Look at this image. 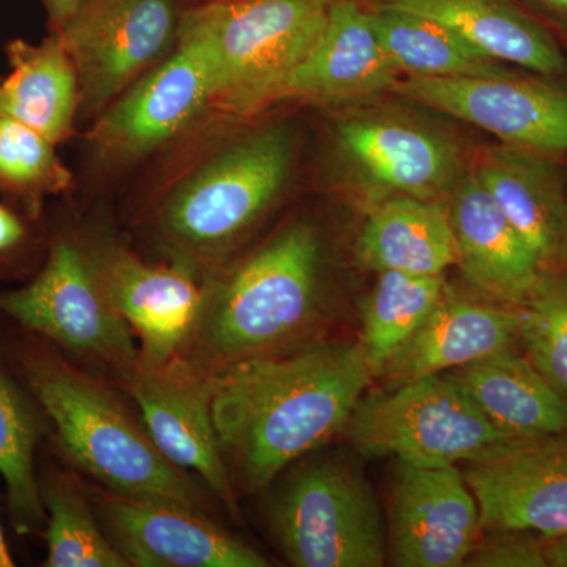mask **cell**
Instances as JSON below:
<instances>
[{"mask_svg": "<svg viewBox=\"0 0 567 567\" xmlns=\"http://www.w3.org/2000/svg\"><path fill=\"white\" fill-rule=\"evenodd\" d=\"M14 559L11 557L9 544L3 535L2 520H0V567H13Z\"/></svg>", "mask_w": 567, "mask_h": 567, "instance_id": "cell-37", "label": "cell"}, {"mask_svg": "<svg viewBox=\"0 0 567 567\" xmlns=\"http://www.w3.org/2000/svg\"><path fill=\"white\" fill-rule=\"evenodd\" d=\"M292 162V136L282 126L216 152L164 197L153 216L156 244L169 262L204 281L230 262V254L274 207Z\"/></svg>", "mask_w": 567, "mask_h": 567, "instance_id": "cell-4", "label": "cell"}, {"mask_svg": "<svg viewBox=\"0 0 567 567\" xmlns=\"http://www.w3.org/2000/svg\"><path fill=\"white\" fill-rule=\"evenodd\" d=\"M203 286V303L177 357L205 375L322 341L323 245L311 223L289 224Z\"/></svg>", "mask_w": 567, "mask_h": 567, "instance_id": "cell-2", "label": "cell"}, {"mask_svg": "<svg viewBox=\"0 0 567 567\" xmlns=\"http://www.w3.org/2000/svg\"><path fill=\"white\" fill-rule=\"evenodd\" d=\"M445 375L505 434L520 440L567 436V399L516 349Z\"/></svg>", "mask_w": 567, "mask_h": 567, "instance_id": "cell-22", "label": "cell"}, {"mask_svg": "<svg viewBox=\"0 0 567 567\" xmlns=\"http://www.w3.org/2000/svg\"><path fill=\"white\" fill-rule=\"evenodd\" d=\"M24 213L0 204V278L20 279L32 270L40 241Z\"/></svg>", "mask_w": 567, "mask_h": 567, "instance_id": "cell-33", "label": "cell"}, {"mask_svg": "<svg viewBox=\"0 0 567 567\" xmlns=\"http://www.w3.org/2000/svg\"><path fill=\"white\" fill-rule=\"evenodd\" d=\"M39 487L47 513L43 566L130 567L104 533L76 473L51 470L39 477Z\"/></svg>", "mask_w": 567, "mask_h": 567, "instance_id": "cell-28", "label": "cell"}, {"mask_svg": "<svg viewBox=\"0 0 567 567\" xmlns=\"http://www.w3.org/2000/svg\"><path fill=\"white\" fill-rule=\"evenodd\" d=\"M208 106L212 85L203 59L177 41L169 58L96 117L89 147L104 166H132L174 140Z\"/></svg>", "mask_w": 567, "mask_h": 567, "instance_id": "cell-13", "label": "cell"}, {"mask_svg": "<svg viewBox=\"0 0 567 567\" xmlns=\"http://www.w3.org/2000/svg\"><path fill=\"white\" fill-rule=\"evenodd\" d=\"M114 377L140 409L142 424L163 456L199 476L229 514L240 516L238 495L213 423L215 377L196 371L178 357L162 365L137 360L133 368Z\"/></svg>", "mask_w": 567, "mask_h": 567, "instance_id": "cell-11", "label": "cell"}, {"mask_svg": "<svg viewBox=\"0 0 567 567\" xmlns=\"http://www.w3.org/2000/svg\"><path fill=\"white\" fill-rule=\"evenodd\" d=\"M555 76L427 78L398 81L395 93L486 130L511 147L567 156V89Z\"/></svg>", "mask_w": 567, "mask_h": 567, "instance_id": "cell-10", "label": "cell"}, {"mask_svg": "<svg viewBox=\"0 0 567 567\" xmlns=\"http://www.w3.org/2000/svg\"><path fill=\"white\" fill-rule=\"evenodd\" d=\"M93 509L130 567H268L270 563L210 514L171 502L91 487Z\"/></svg>", "mask_w": 567, "mask_h": 567, "instance_id": "cell-12", "label": "cell"}, {"mask_svg": "<svg viewBox=\"0 0 567 567\" xmlns=\"http://www.w3.org/2000/svg\"><path fill=\"white\" fill-rule=\"evenodd\" d=\"M374 377L358 342L330 341L216 375L213 423L235 492L264 491L295 461L344 434Z\"/></svg>", "mask_w": 567, "mask_h": 567, "instance_id": "cell-1", "label": "cell"}, {"mask_svg": "<svg viewBox=\"0 0 567 567\" xmlns=\"http://www.w3.org/2000/svg\"><path fill=\"white\" fill-rule=\"evenodd\" d=\"M82 0H41L47 11L48 25L51 32L61 31L63 25L73 17Z\"/></svg>", "mask_w": 567, "mask_h": 567, "instance_id": "cell-34", "label": "cell"}, {"mask_svg": "<svg viewBox=\"0 0 567 567\" xmlns=\"http://www.w3.org/2000/svg\"><path fill=\"white\" fill-rule=\"evenodd\" d=\"M354 257L363 270L375 274L442 276L457 262L446 205L412 196L386 200L365 221Z\"/></svg>", "mask_w": 567, "mask_h": 567, "instance_id": "cell-25", "label": "cell"}, {"mask_svg": "<svg viewBox=\"0 0 567 567\" xmlns=\"http://www.w3.org/2000/svg\"><path fill=\"white\" fill-rule=\"evenodd\" d=\"M379 275L361 312L358 341L374 375L415 334L446 289L442 276Z\"/></svg>", "mask_w": 567, "mask_h": 567, "instance_id": "cell-29", "label": "cell"}, {"mask_svg": "<svg viewBox=\"0 0 567 567\" xmlns=\"http://www.w3.org/2000/svg\"><path fill=\"white\" fill-rule=\"evenodd\" d=\"M518 308L487 303L445 289L415 334L388 360L379 375L391 385L445 374L492 354L516 349Z\"/></svg>", "mask_w": 567, "mask_h": 567, "instance_id": "cell-17", "label": "cell"}, {"mask_svg": "<svg viewBox=\"0 0 567 567\" xmlns=\"http://www.w3.org/2000/svg\"><path fill=\"white\" fill-rule=\"evenodd\" d=\"M43 412L20 375L11 372L0 352V476L18 535L28 536L47 525L41 503L35 451L44 431Z\"/></svg>", "mask_w": 567, "mask_h": 567, "instance_id": "cell-26", "label": "cell"}, {"mask_svg": "<svg viewBox=\"0 0 567 567\" xmlns=\"http://www.w3.org/2000/svg\"><path fill=\"white\" fill-rule=\"evenodd\" d=\"M270 527L295 567H382L388 561L379 502L363 475L344 462L298 466L276 492Z\"/></svg>", "mask_w": 567, "mask_h": 567, "instance_id": "cell-8", "label": "cell"}, {"mask_svg": "<svg viewBox=\"0 0 567 567\" xmlns=\"http://www.w3.org/2000/svg\"><path fill=\"white\" fill-rule=\"evenodd\" d=\"M527 2L567 24V0H527Z\"/></svg>", "mask_w": 567, "mask_h": 567, "instance_id": "cell-36", "label": "cell"}, {"mask_svg": "<svg viewBox=\"0 0 567 567\" xmlns=\"http://www.w3.org/2000/svg\"><path fill=\"white\" fill-rule=\"evenodd\" d=\"M466 557L470 567H547L544 537L528 532H487Z\"/></svg>", "mask_w": 567, "mask_h": 567, "instance_id": "cell-32", "label": "cell"}, {"mask_svg": "<svg viewBox=\"0 0 567 567\" xmlns=\"http://www.w3.org/2000/svg\"><path fill=\"white\" fill-rule=\"evenodd\" d=\"M178 0H82L58 31L80 81V115L96 118L177 48Z\"/></svg>", "mask_w": 567, "mask_h": 567, "instance_id": "cell-9", "label": "cell"}, {"mask_svg": "<svg viewBox=\"0 0 567 567\" xmlns=\"http://www.w3.org/2000/svg\"><path fill=\"white\" fill-rule=\"evenodd\" d=\"M518 346L548 383L567 399V267L544 271L518 306Z\"/></svg>", "mask_w": 567, "mask_h": 567, "instance_id": "cell-31", "label": "cell"}, {"mask_svg": "<svg viewBox=\"0 0 567 567\" xmlns=\"http://www.w3.org/2000/svg\"><path fill=\"white\" fill-rule=\"evenodd\" d=\"M333 0H208L185 11L178 43L203 59L212 103L248 115L278 102L319 40Z\"/></svg>", "mask_w": 567, "mask_h": 567, "instance_id": "cell-5", "label": "cell"}, {"mask_svg": "<svg viewBox=\"0 0 567 567\" xmlns=\"http://www.w3.org/2000/svg\"><path fill=\"white\" fill-rule=\"evenodd\" d=\"M0 315L25 333L84 363L117 375L140 360L132 328L115 312L96 268L95 245L76 234L52 237L39 274L20 289L0 292Z\"/></svg>", "mask_w": 567, "mask_h": 567, "instance_id": "cell-7", "label": "cell"}, {"mask_svg": "<svg viewBox=\"0 0 567 567\" xmlns=\"http://www.w3.org/2000/svg\"><path fill=\"white\" fill-rule=\"evenodd\" d=\"M466 484L483 532L567 535V436L527 440L488 461L468 464Z\"/></svg>", "mask_w": 567, "mask_h": 567, "instance_id": "cell-16", "label": "cell"}, {"mask_svg": "<svg viewBox=\"0 0 567 567\" xmlns=\"http://www.w3.org/2000/svg\"><path fill=\"white\" fill-rule=\"evenodd\" d=\"M547 567H567V535L551 537L544 543Z\"/></svg>", "mask_w": 567, "mask_h": 567, "instance_id": "cell-35", "label": "cell"}, {"mask_svg": "<svg viewBox=\"0 0 567 567\" xmlns=\"http://www.w3.org/2000/svg\"><path fill=\"white\" fill-rule=\"evenodd\" d=\"M95 257L107 301L140 341V363L177 357L203 303V281L177 264H147L122 245H95Z\"/></svg>", "mask_w": 567, "mask_h": 567, "instance_id": "cell-15", "label": "cell"}, {"mask_svg": "<svg viewBox=\"0 0 567 567\" xmlns=\"http://www.w3.org/2000/svg\"><path fill=\"white\" fill-rule=\"evenodd\" d=\"M398 76L368 11L354 0H333L319 40L284 84L278 102H349L393 89Z\"/></svg>", "mask_w": 567, "mask_h": 567, "instance_id": "cell-18", "label": "cell"}, {"mask_svg": "<svg viewBox=\"0 0 567 567\" xmlns=\"http://www.w3.org/2000/svg\"><path fill=\"white\" fill-rule=\"evenodd\" d=\"M369 21L399 73L427 78L499 76L488 59L450 29L402 11L369 9Z\"/></svg>", "mask_w": 567, "mask_h": 567, "instance_id": "cell-27", "label": "cell"}, {"mask_svg": "<svg viewBox=\"0 0 567 567\" xmlns=\"http://www.w3.org/2000/svg\"><path fill=\"white\" fill-rule=\"evenodd\" d=\"M339 142L369 178L401 196L432 199L453 186L457 156L447 142L388 121L342 123Z\"/></svg>", "mask_w": 567, "mask_h": 567, "instance_id": "cell-23", "label": "cell"}, {"mask_svg": "<svg viewBox=\"0 0 567 567\" xmlns=\"http://www.w3.org/2000/svg\"><path fill=\"white\" fill-rule=\"evenodd\" d=\"M371 9L434 21L499 63L559 78L567 61L543 22L516 0H371Z\"/></svg>", "mask_w": 567, "mask_h": 567, "instance_id": "cell-21", "label": "cell"}, {"mask_svg": "<svg viewBox=\"0 0 567 567\" xmlns=\"http://www.w3.org/2000/svg\"><path fill=\"white\" fill-rule=\"evenodd\" d=\"M13 363L71 464L117 494L171 499L210 514L212 496L196 477L163 456L141 417L102 380L62 350L28 333Z\"/></svg>", "mask_w": 567, "mask_h": 567, "instance_id": "cell-3", "label": "cell"}, {"mask_svg": "<svg viewBox=\"0 0 567 567\" xmlns=\"http://www.w3.org/2000/svg\"><path fill=\"white\" fill-rule=\"evenodd\" d=\"M447 213L465 278L498 303L524 305L546 270L476 177L458 186Z\"/></svg>", "mask_w": 567, "mask_h": 567, "instance_id": "cell-19", "label": "cell"}, {"mask_svg": "<svg viewBox=\"0 0 567 567\" xmlns=\"http://www.w3.org/2000/svg\"><path fill=\"white\" fill-rule=\"evenodd\" d=\"M475 177L544 270L567 267V189L557 158L505 145L484 156Z\"/></svg>", "mask_w": 567, "mask_h": 567, "instance_id": "cell-20", "label": "cell"}, {"mask_svg": "<svg viewBox=\"0 0 567 567\" xmlns=\"http://www.w3.org/2000/svg\"><path fill=\"white\" fill-rule=\"evenodd\" d=\"M480 506L464 472L398 462L388 511V561L458 567L480 543Z\"/></svg>", "mask_w": 567, "mask_h": 567, "instance_id": "cell-14", "label": "cell"}, {"mask_svg": "<svg viewBox=\"0 0 567 567\" xmlns=\"http://www.w3.org/2000/svg\"><path fill=\"white\" fill-rule=\"evenodd\" d=\"M344 434L368 456L420 466L477 464L527 442L499 431L445 374L363 395Z\"/></svg>", "mask_w": 567, "mask_h": 567, "instance_id": "cell-6", "label": "cell"}, {"mask_svg": "<svg viewBox=\"0 0 567 567\" xmlns=\"http://www.w3.org/2000/svg\"><path fill=\"white\" fill-rule=\"evenodd\" d=\"M10 74L0 78V115L24 123L59 144L74 132L80 81L61 33L40 43L17 39L6 47Z\"/></svg>", "mask_w": 567, "mask_h": 567, "instance_id": "cell-24", "label": "cell"}, {"mask_svg": "<svg viewBox=\"0 0 567 567\" xmlns=\"http://www.w3.org/2000/svg\"><path fill=\"white\" fill-rule=\"evenodd\" d=\"M55 145L24 123L0 115V194L35 221L48 197L73 185Z\"/></svg>", "mask_w": 567, "mask_h": 567, "instance_id": "cell-30", "label": "cell"}]
</instances>
